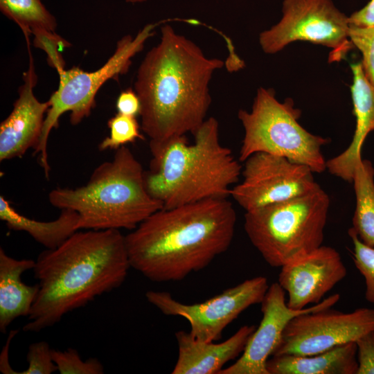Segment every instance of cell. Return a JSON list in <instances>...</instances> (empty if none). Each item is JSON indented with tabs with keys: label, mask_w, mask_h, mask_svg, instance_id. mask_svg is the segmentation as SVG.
I'll return each instance as SVG.
<instances>
[{
	"label": "cell",
	"mask_w": 374,
	"mask_h": 374,
	"mask_svg": "<svg viewBox=\"0 0 374 374\" xmlns=\"http://www.w3.org/2000/svg\"><path fill=\"white\" fill-rule=\"evenodd\" d=\"M256 328L243 326L220 344L197 339L189 332L177 331L178 357L171 373L218 374L225 364L242 354Z\"/></svg>",
	"instance_id": "16"
},
{
	"label": "cell",
	"mask_w": 374,
	"mask_h": 374,
	"mask_svg": "<svg viewBox=\"0 0 374 374\" xmlns=\"http://www.w3.org/2000/svg\"><path fill=\"white\" fill-rule=\"evenodd\" d=\"M267 279L256 276L229 287L202 303L186 304L167 292L148 291L147 301L166 316H178L190 324V333L204 341L221 338L223 330L243 311L261 303L269 288Z\"/></svg>",
	"instance_id": "10"
},
{
	"label": "cell",
	"mask_w": 374,
	"mask_h": 374,
	"mask_svg": "<svg viewBox=\"0 0 374 374\" xmlns=\"http://www.w3.org/2000/svg\"><path fill=\"white\" fill-rule=\"evenodd\" d=\"M301 114L292 99L280 102L273 89L260 87L251 110L238 113L244 132L239 161L265 152L307 166L313 172L326 170L321 149L329 141L303 127L299 122Z\"/></svg>",
	"instance_id": "7"
},
{
	"label": "cell",
	"mask_w": 374,
	"mask_h": 374,
	"mask_svg": "<svg viewBox=\"0 0 374 374\" xmlns=\"http://www.w3.org/2000/svg\"><path fill=\"white\" fill-rule=\"evenodd\" d=\"M373 330L374 309L362 308L346 313L329 307L309 311L289 321L272 356L319 354L355 342Z\"/></svg>",
	"instance_id": "12"
},
{
	"label": "cell",
	"mask_w": 374,
	"mask_h": 374,
	"mask_svg": "<svg viewBox=\"0 0 374 374\" xmlns=\"http://www.w3.org/2000/svg\"><path fill=\"white\" fill-rule=\"evenodd\" d=\"M131 267L119 230H80L42 251L33 269L39 290L24 332H39L120 287Z\"/></svg>",
	"instance_id": "3"
},
{
	"label": "cell",
	"mask_w": 374,
	"mask_h": 374,
	"mask_svg": "<svg viewBox=\"0 0 374 374\" xmlns=\"http://www.w3.org/2000/svg\"><path fill=\"white\" fill-rule=\"evenodd\" d=\"M161 39L141 62L134 91L139 98L141 129L151 141L194 134L206 120L211 103L209 83L223 67L207 57L193 41L168 24Z\"/></svg>",
	"instance_id": "1"
},
{
	"label": "cell",
	"mask_w": 374,
	"mask_h": 374,
	"mask_svg": "<svg viewBox=\"0 0 374 374\" xmlns=\"http://www.w3.org/2000/svg\"><path fill=\"white\" fill-rule=\"evenodd\" d=\"M346 274L339 252L321 245L283 265L278 283L287 294L288 307L302 310L320 303Z\"/></svg>",
	"instance_id": "14"
},
{
	"label": "cell",
	"mask_w": 374,
	"mask_h": 374,
	"mask_svg": "<svg viewBox=\"0 0 374 374\" xmlns=\"http://www.w3.org/2000/svg\"><path fill=\"white\" fill-rule=\"evenodd\" d=\"M142 165L127 147L100 164L87 183L75 188H57L48 194L52 206L79 215L78 230H133L161 203L148 192Z\"/></svg>",
	"instance_id": "5"
},
{
	"label": "cell",
	"mask_w": 374,
	"mask_h": 374,
	"mask_svg": "<svg viewBox=\"0 0 374 374\" xmlns=\"http://www.w3.org/2000/svg\"><path fill=\"white\" fill-rule=\"evenodd\" d=\"M52 357L60 374L104 373V367L98 359L91 357L84 360L74 348L52 349Z\"/></svg>",
	"instance_id": "24"
},
{
	"label": "cell",
	"mask_w": 374,
	"mask_h": 374,
	"mask_svg": "<svg viewBox=\"0 0 374 374\" xmlns=\"http://www.w3.org/2000/svg\"><path fill=\"white\" fill-rule=\"evenodd\" d=\"M339 298V294H335L310 307L294 310L288 307L285 291L279 283H271L260 303L262 318L260 325L249 338L240 357L218 374H269L267 361L278 347L289 321L300 314L332 307Z\"/></svg>",
	"instance_id": "13"
},
{
	"label": "cell",
	"mask_w": 374,
	"mask_h": 374,
	"mask_svg": "<svg viewBox=\"0 0 374 374\" xmlns=\"http://www.w3.org/2000/svg\"><path fill=\"white\" fill-rule=\"evenodd\" d=\"M356 207L351 229L365 244L374 247V168L362 159L355 169L353 181Z\"/></svg>",
	"instance_id": "21"
},
{
	"label": "cell",
	"mask_w": 374,
	"mask_h": 374,
	"mask_svg": "<svg viewBox=\"0 0 374 374\" xmlns=\"http://www.w3.org/2000/svg\"><path fill=\"white\" fill-rule=\"evenodd\" d=\"M242 180L230 196L245 212L307 194L320 186L307 166L269 153L256 152L244 161Z\"/></svg>",
	"instance_id": "11"
},
{
	"label": "cell",
	"mask_w": 374,
	"mask_h": 374,
	"mask_svg": "<svg viewBox=\"0 0 374 374\" xmlns=\"http://www.w3.org/2000/svg\"><path fill=\"white\" fill-rule=\"evenodd\" d=\"M116 107L118 113L121 114L135 117L140 114V100L135 91L132 88H129L119 94Z\"/></svg>",
	"instance_id": "30"
},
{
	"label": "cell",
	"mask_w": 374,
	"mask_h": 374,
	"mask_svg": "<svg viewBox=\"0 0 374 374\" xmlns=\"http://www.w3.org/2000/svg\"><path fill=\"white\" fill-rule=\"evenodd\" d=\"M357 345V374H374V330L358 338Z\"/></svg>",
	"instance_id": "29"
},
{
	"label": "cell",
	"mask_w": 374,
	"mask_h": 374,
	"mask_svg": "<svg viewBox=\"0 0 374 374\" xmlns=\"http://www.w3.org/2000/svg\"><path fill=\"white\" fill-rule=\"evenodd\" d=\"M156 25L145 26L134 37L123 36L118 41L112 55L96 71L89 72L74 66L57 71L58 88L48 100L50 107L42 135L34 149L46 178L49 177L50 172L47 151L48 136L51 130L58 127L60 116L70 112V122L73 125L87 117L95 105V97L99 89L108 80H117L120 75L127 72L132 57L143 50L145 41L154 34Z\"/></svg>",
	"instance_id": "8"
},
{
	"label": "cell",
	"mask_w": 374,
	"mask_h": 374,
	"mask_svg": "<svg viewBox=\"0 0 374 374\" xmlns=\"http://www.w3.org/2000/svg\"><path fill=\"white\" fill-rule=\"evenodd\" d=\"M28 367L17 374H51L57 371L52 357V348L46 341L31 344L26 355Z\"/></svg>",
	"instance_id": "27"
},
{
	"label": "cell",
	"mask_w": 374,
	"mask_h": 374,
	"mask_svg": "<svg viewBox=\"0 0 374 374\" xmlns=\"http://www.w3.org/2000/svg\"><path fill=\"white\" fill-rule=\"evenodd\" d=\"M349 24L358 26H374V0L348 17Z\"/></svg>",
	"instance_id": "31"
},
{
	"label": "cell",
	"mask_w": 374,
	"mask_h": 374,
	"mask_svg": "<svg viewBox=\"0 0 374 374\" xmlns=\"http://www.w3.org/2000/svg\"><path fill=\"white\" fill-rule=\"evenodd\" d=\"M34 44L36 47L42 48L48 55V62L57 71L64 69V62L59 55L57 48L68 46L69 44L56 35L55 32L42 30L34 34Z\"/></svg>",
	"instance_id": "28"
},
{
	"label": "cell",
	"mask_w": 374,
	"mask_h": 374,
	"mask_svg": "<svg viewBox=\"0 0 374 374\" xmlns=\"http://www.w3.org/2000/svg\"><path fill=\"white\" fill-rule=\"evenodd\" d=\"M282 17L259 35L267 54H274L288 44L304 41L332 49L331 62L339 61L354 47L348 36V17L332 0H284Z\"/></svg>",
	"instance_id": "9"
},
{
	"label": "cell",
	"mask_w": 374,
	"mask_h": 374,
	"mask_svg": "<svg viewBox=\"0 0 374 374\" xmlns=\"http://www.w3.org/2000/svg\"><path fill=\"white\" fill-rule=\"evenodd\" d=\"M0 10L25 33L34 34L41 30L54 32L57 27L55 17L41 0H0Z\"/></svg>",
	"instance_id": "22"
},
{
	"label": "cell",
	"mask_w": 374,
	"mask_h": 374,
	"mask_svg": "<svg viewBox=\"0 0 374 374\" xmlns=\"http://www.w3.org/2000/svg\"><path fill=\"white\" fill-rule=\"evenodd\" d=\"M330 206L319 186L294 198L245 212L244 229L253 247L273 267L322 245Z\"/></svg>",
	"instance_id": "6"
},
{
	"label": "cell",
	"mask_w": 374,
	"mask_h": 374,
	"mask_svg": "<svg viewBox=\"0 0 374 374\" xmlns=\"http://www.w3.org/2000/svg\"><path fill=\"white\" fill-rule=\"evenodd\" d=\"M357 345L349 342L312 355L271 356L269 374H357Z\"/></svg>",
	"instance_id": "19"
},
{
	"label": "cell",
	"mask_w": 374,
	"mask_h": 374,
	"mask_svg": "<svg viewBox=\"0 0 374 374\" xmlns=\"http://www.w3.org/2000/svg\"><path fill=\"white\" fill-rule=\"evenodd\" d=\"M236 220L226 198L161 208L125 235L130 266L151 281L181 280L228 249Z\"/></svg>",
	"instance_id": "2"
},
{
	"label": "cell",
	"mask_w": 374,
	"mask_h": 374,
	"mask_svg": "<svg viewBox=\"0 0 374 374\" xmlns=\"http://www.w3.org/2000/svg\"><path fill=\"white\" fill-rule=\"evenodd\" d=\"M348 36L354 47L362 53L361 64L368 82L374 87V26L350 24Z\"/></svg>",
	"instance_id": "26"
},
{
	"label": "cell",
	"mask_w": 374,
	"mask_h": 374,
	"mask_svg": "<svg viewBox=\"0 0 374 374\" xmlns=\"http://www.w3.org/2000/svg\"><path fill=\"white\" fill-rule=\"evenodd\" d=\"M350 69L353 73L350 93L356 121L354 135L344 151L326 161V170L348 182L353 181L357 163L362 159L364 141L374 131V87L365 76L361 62L352 63Z\"/></svg>",
	"instance_id": "17"
},
{
	"label": "cell",
	"mask_w": 374,
	"mask_h": 374,
	"mask_svg": "<svg viewBox=\"0 0 374 374\" xmlns=\"http://www.w3.org/2000/svg\"><path fill=\"white\" fill-rule=\"evenodd\" d=\"M107 125L110 134L99 144L98 149L101 151L116 150L127 143L144 139L140 131L141 126L135 116L118 113L108 121Z\"/></svg>",
	"instance_id": "23"
},
{
	"label": "cell",
	"mask_w": 374,
	"mask_h": 374,
	"mask_svg": "<svg viewBox=\"0 0 374 374\" xmlns=\"http://www.w3.org/2000/svg\"><path fill=\"white\" fill-rule=\"evenodd\" d=\"M145 1H146V0H125L126 2L132 3H141V2H143Z\"/></svg>",
	"instance_id": "33"
},
{
	"label": "cell",
	"mask_w": 374,
	"mask_h": 374,
	"mask_svg": "<svg viewBox=\"0 0 374 374\" xmlns=\"http://www.w3.org/2000/svg\"><path fill=\"white\" fill-rule=\"evenodd\" d=\"M0 219L10 229L26 232L47 249L57 247L78 231L79 215L75 211L62 209L53 221H38L19 213L3 195L0 196Z\"/></svg>",
	"instance_id": "20"
},
{
	"label": "cell",
	"mask_w": 374,
	"mask_h": 374,
	"mask_svg": "<svg viewBox=\"0 0 374 374\" xmlns=\"http://www.w3.org/2000/svg\"><path fill=\"white\" fill-rule=\"evenodd\" d=\"M348 235L353 244L354 263L365 280V298L374 303V247L362 242L351 228Z\"/></svg>",
	"instance_id": "25"
},
{
	"label": "cell",
	"mask_w": 374,
	"mask_h": 374,
	"mask_svg": "<svg viewBox=\"0 0 374 374\" xmlns=\"http://www.w3.org/2000/svg\"><path fill=\"white\" fill-rule=\"evenodd\" d=\"M17 332V330L10 331L7 341L2 348L0 355V371L3 374H17V372L12 368L8 361V350L10 341Z\"/></svg>",
	"instance_id": "32"
},
{
	"label": "cell",
	"mask_w": 374,
	"mask_h": 374,
	"mask_svg": "<svg viewBox=\"0 0 374 374\" xmlns=\"http://www.w3.org/2000/svg\"><path fill=\"white\" fill-rule=\"evenodd\" d=\"M24 80L12 112L0 124L1 161L21 157L29 148L37 147L50 107L48 100L40 102L34 95L37 77L30 54Z\"/></svg>",
	"instance_id": "15"
},
{
	"label": "cell",
	"mask_w": 374,
	"mask_h": 374,
	"mask_svg": "<svg viewBox=\"0 0 374 374\" xmlns=\"http://www.w3.org/2000/svg\"><path fill=\"white\" fill-rule=\"evenodd\" d=\"M193 136V143L185 135L150 141L152 158L144 183L163 208L227 198L239 182L242 167L221 144L217 119H206Z\"/></svg>",
	"instance_id": "4"
},
{
	"label": "cell",
	"mask_w": 374,
	"mask_h": 374,
	"mask_svg": "<svg viewBox=\"0 0 374 374\" xmlns=\"http://www.w3.org/2000/svg\"><path fill=\"white\" fill-rule=\"evenodd\" d=\"M35 264L31 259L12 258L0 248V331L3 334L14 320L30 313L39 285L25 284L21 275Z\"/></svg>",
	"instance_id": "18"
}]
</instances>
